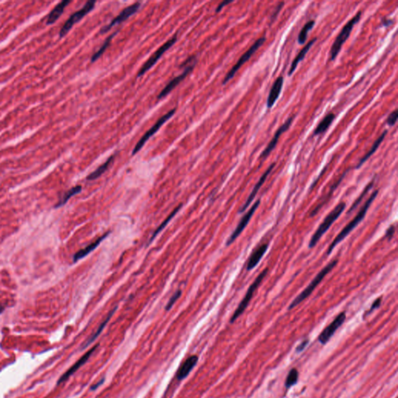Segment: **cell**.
<instances>
[{"instance_id": "obj_12", "label": "cell", "mask_w": 398, "mask_h": 398, "mask_svg": "<svg viewBox=\"0 0 398 398\" xmlns=\"http://www.w3.org/2000/svg\"><path fill=\"white\" fill-rule=\"evenodd\" d=\"M346 320V313L341 312L334 320L327 327L318 337V341L321 345H326L328 341L334 335L336 331L345 323Z\"/></svg>"}, {"instance_id": "obj_34", "label": "cell", "mask_w": 398, "mask_h": 398, "mask_svg": "<svg viewBox=\"0 0 398 398\" xmlns=\"http://www.w3.org/2000/svg\"><path fill=\"white\" fill-rule=\"evenodd\" d=\"M398 110H394V112H391V113L389 115L388 117H387V119H386V124L390 125V126H394V125L396 124L397 121H398Z\"/></svg>"}, {"instance_id": "obj_7", "label": "cell", "mask_w": 398, "mask_h": 398, "mask_svg": "<svg viewBox=\"0 0 398 398\" xmlns=\"http://www.w3.org/2000/svg\"><path fill=\"white\" fill-rule=\"evenodd\" d=\"M265 37H260V38H258V39L252 45L251 47L248 49V51L244 53L242 56L240 57V59L237 61V63L232 66L231 70L229 71L228 73L226 75L224 80H223V85L227 84L229 81H231V80H232V79L234 77L236 72H238L239 69L241 68L243 65L245 64V63L251 58L252 55H254V53L257 51V50L265 42Z\"/></svg>"}, {"instance_id": "obj_33", "label": "cell", "mask_w": 398, "mask_h": 398, "mask_svg": "<svg viewBox=\"0 0 398 398\" xmlns=\"http://www.w3.org/2000/svg\"><path fill=\"white\" fill-rule=\"evenodd\" d=\"M182 290L176 291L175 293H174V294L173 295V296H172L171 297V298H170V300H169V302H168L167 304H166V307H165V310H166V311H170V309H171L172 307H173V306H174V303H175L176 302H177V300H178V298H180V297L182 296Z\"/></svg>"}, {"instance_id": "obj_11", "label": "cell", "mask_w": 398, "mask_h": 398, "mask_svg": "<svg viewBox=\"0 0 398 398\" xmlns=\"http://www.w3.org/2000/svg\"><path fill=\"white\" fill-rule=\"evenodd\" d=\"M260 204H261V200L258 199V200H257V201L254 202V205H252L251 208L249 209L248 213L241 218L240 222H239L238 225L236 226L234 231L232 232V234L231 235V236H230L228 240H227V244H226L227 247L231 246V244L236 240V238L242 233L243 231H244V229L246 228L248 223L250 222V219H251L252 216L254 215L256 210L259 207Z\"/></svg>"}, {"instance_id": "obj_19", "label": "cell", "mask_w": 398, "mask_h": 398, "mask_svg": "<svg viewBox=\"0 0 398 398\" xmlns=\"http://www.w3.org/2000/svg\"><path fill=\"white\" fill-rule=\"evenodd\" d=\"M268 249V245L267 244H264L258 247L250 256L248 260V265H247V271H251L254 269L256 266H258V264L262 261L264 255L265 254L266 251Z\"/></svg>"}, {"instance_id": "obj_41", "label": "cell", "mask_w": 398, "mask_h": 398, "mask_svg": "<svg viewBox=\"0 0 398 398\" xmlns=\"http://www.w3.org/2000/svg\"><path fill=\"white\" fill-rule=\"evenodd\" d=\"M393 23H394V20H391V19H388V18H382V20H381V24H382V26H384V27H389V26L391 25Z\"/></svg>"}, {"instance_id": "obj_4", "label": "cell", "mask_w": 398, "mask_h": 398, "mask_svg": "<svg viewBox=\"0 0 398 398\" xmlns=\"http://www.w3.org/2000/svg\"><path fill=\"white\" fill-rule=\"evenodd\" d=\"M361 17L362 11H359L355 16L351 18V20L348 22L346 25L344 26V28H342L339 34L337 36L335 40H334V43L332 45V49H331L330 59H329L331 62L335 60L340 51L342 50L344 44L348 39V37H349L355 24H358L359 20H361Z\"/></svg>"}, {"instance_id": "obj_32", "label": "cell", "mask_w": 398, "mask_h": 398, "mask_svg": "<svg viewBox=\"0 0 398 398\" xmlns=\"http://www.w3.org/2000/svg\"><path fill=\"white\" fill-rule=\"evenodd\" d=\"M298 372L297 369H292L289 371V374L285 380V386L286 388H290L291 386L297 384L298 382Z\"/></svg>"}, {"instance_id": "obj_2", "label": "cell", "mask_w": 398, "mask_h": 398, "mask_svg": "<svg viewBox=\"0 0 398 398\" xmlns=\"http://www.w3.org/2000/svg\"><path fill=\"white\" fill-rule=\"evenodd\" d=\"M338 263V260H334L330 263H328L323 269H321V271L315 276V279H313L312 282L309 284L308 286L305 288L304 290L293 299V302L289 305L288 310L289 311L293 310L295 307H297L298 305L300 304L302 302H303L306 298H308L312 294L313 292L315 290L316 286L322 282L323 279L325 278V276L328 273H330L331 271L334 269V267L337 265Z\"/></svg>"}, {"instance_id": "obj_37", "label": "cell", "mask_w": 398, "mask_h": 398, "mask_svg": "<svg viewBox=\"0 0 398 398\" xmlns=\"http://www.w3.org/2000/svg\"><path fill=\"white\" fill-rule=\"evenodd\" d=\"M394 233H395V227H394V225H391V226H390V227L387 229L386 234H385V237L390 241V240H391V239L393 238Z\"/></svg>"}, {"instance_id": "obj_31", "label": "cell", "mask_w": 398, "mask_h": 398, "mask_svg": "<svg viewBox=\"0 0 398 398\" xmlns=\"http://www.w3.org/2000/svg\"><path fill=\"white\" fill-rule=\"evenodd\" d=\"M373 185H374V180H373L372 182H369V183L365 186V187L364 189H363L361 195H359V197L355 201H354V203L352 204V205H351L349 210L348 212V214H350L351 212L354 211V210H355V209L359 206V204L361 203V201H363V199H364L365 195L368 194V192L370 191L371 188L373 187Z\"/></svg>"}, {"instance_id": "obj_20", "label": "cell", "mask_w": 398, "mask_h": 398, "mask_svg": "<svg viewBox=\"0 0 398 398\" xmlns=\"http://www.w3.org/2000/svg\"><path fill=\"white\" fill-rule=\"evenodd\" d=\"M110 233H111V232H106V233H104V235H102L101 236H100L99 238L97 239L94 242L89 244L87 247L84 248L83 249H82V250H79L78 252H76V254H75L74 256H73V262L76 263V262H78L80 260L85 258V257L87 256L88 254H90L93 250H95L96 248L99 246L100 244V243H101L102 241L106 238V237H108V236H109Z\"/></svg>"}, {"instance_id": "obj_40", "label": "cell", "mask_w": 398, "mask_h": 398, "mask_svg": "<svg viewBox=\"0 0 398 398\" xmlns=\"http://www.w3.org/2000/svg\"><path fill=\"white\" fill-rule=\"evenodd\" d=\"M104 381H105V379L103 378L100 380V381H98L97 383L95 384L92 385L91 387H90V390L92 391H94V390H97V389L99 388L100 386H101L103 383H104Z\"/></svg>"}, {"instance_id": "obj_30", "label": "cell", "mask_w": 398, "mask_h": 398, "mask_svg": "<svg viewBox=\"0 0 398 398\" xmlns=\"http://www.w3.org/2000/svg\"><path fill=\"white\" fill-rule=\"evenodd\" d=\"M315 25V21L312 20L307 22V24L303 26V28L301 30L300 32H299V34H298V44H300V45L305 44V42L307 41L309 32L313 29Z\"/></svg>"}, {"instance_id": "obj_28", "label": "cell", "mask_w": 398, "mask_h": 398, "mask_svg": "<svg viewBox=\"0 0 398 398\" xmlns=\"http://www.w3.org/2000/svg\"><path fill=\"white\" fill-rule=\"evenodd\" d=\"M81 191H82V186L77 185L72 187L71 189L67 191L63 195V197L61 198L59 202L55 205V209H59V208L62 207L63 205H66V204L67 203V201H68L72 196H74V195L80 193Z\"/></svg>"}, {"instance_id": "obj_23", "label": "cell", "mask_w": 398, "mask_h": 398, "mask_svg": "<svg viewBox=\"0 0 398 398\" xmlns=\"http://www.w3.org/2000/svg\"><path fill=\"white\" fill-rule=\"evenodd\" d=\"M117 307H116L113 309V310L110 311V313L108 314V316L106 317L105 320H104V321L100 324L99 328H98V330L96 331L95 333H94L93 335L90 336V338H89L86 342H85V344H84L83 346H82V348H86L87 346H90V344L93 343V342H94V341L98 338V336H99L100 334H101L102 332L104 331V328H105V327L107 326V324H108L110 320L112 319V316L115 315V313H116V311H117Z\"/></svg>"}, {"instance_id": "obj_5", "label": "cell", "mask_w": 398, "mask_h": 398, "mask_svg": "<svg viewBox=\"0 0 398 398\" xmlns=\"http://www.w3.org/2000/svg\"><path fill=\"white\" fill-rule=\"evenodd\" d=\"M267 272H268V268L266 267V268L264 269V271H262V273L259 274L258 277L256 278L254 282L252 283L250 286L249 287L248 292H247L246 294H245V297H244V298H243L242 301L240 302L238 307L236 308L235 312L233 313V315H232V317H231V320H230L231 324L234 323L235 321H236V320H237V319H238L239 317L243 315V314H244V311H246V309L248 308V305L250 303L252 298H253L254 293H255L256 290L258 289V288L260 286V285L262 284V281H263L264 279L265 278Z\"/></svg>"}, {"instance_id": "obj_14", "label": "cell", "mask_w": 398, "mask_h": 398, "mask_svg": "<svg viewBox=\"0 0 398 398\" xmlns=\"http://www.w3.org/2000/svg\"><path fill=\"white\" fill-rule=\"evenodd\" d=\"M293 120H294V117H293H293H289V118L278 129L277 131L275 132V135H274L272 139L270 141V143H268L266 148L265 149L263 152H262L261 158L265 160V159L267 158V156H269L270 153L274 150V149L277 146L278 142H279L280 136L282 135L283 133L289 130L291 125L293 123Z\"/></svg>"}, {"instance_id": "obj_17", "label": "cell", "mask_w": 398, "mask_h": 398, "mask_svg": "<svg viewBox=\"0 0 398 398\" xmlns=\"http://www.w3.org/2000/svg\"><path fill=\"white\" fill-rule=\"evenodd\" d=\"M199 357L196 355H191L185 359V361L182 363L176 373V377L178 381L184 380L195 368V365H197Z\"/></svg>"}, {"instance_id": "obj_9", "label": "cell", "mask_w": 398, "mask_h": 398, "mask_svg": "<svg viewBox=\"0 0 398 398\" xmlns=\"http://www.w3.org/2000/svg\"><path fill=\"white\" fill-rule=\"evenodd\" d=\"M176 108H174V109L170 110V112H167L166 115H164V116L159 118L158 121H156L155 125H153L149 130H148L147 133H145L143 136L141 138L140 140L138 142L135 148L133 149V156L136 154L137 152H139V151L142 149V148L144 147L145 144L147 143V141L150 139L152 135H155V134L159 131V129L162 127L163 125L166 123L168 120L171 118V117L174 116Z\"/></svg>"}, {"instance_id": "obj_15", "label": "cell", "mask_w": 398, "mask_h": 398, "mask_svg": "<svg viewBox=\"0 0 398 398\" xmlns=\"http://www.w3.org/2000/svg\"><path fill=\"white\" fill-rule=\"evenodd\" d=\"M99 344H97L94 347H92L89 351H86V353L84 354L82 357L80 358L78 361L75 363L74 365H72V366L59 378L58 382H57V384L59 385L60 383H62V382L66 381L71 376L74 374L76 371L80 369V367L83 365L84 364L88 361V359H90L92 354L94 353V351L97 350V348L99 347Z\"/></svg>"}, {"instance_id": "obj_13", "label": "cell", "mask_w": 398, "mask_h": 398, "mask_svg": "<svg viewBox=\"0 0 398 398\" xmlns=\"http://www.w3.org/2000/svg\"><path fill=\"white\" fill-rule=\"evenodd\" d=\"M141 4L139 2H135L134 4H132L131 6H128L127 8L124 9L121 13H120L118 16L116 17L108 25L104 26V28H102L101 30L100 31V33H104L106 32H109L110 30L112 29L113 27H115L117 24H121L122 22L129 19L130 17L133 16V14L139 10Z\"/></svg>"}, {"instance_id": "obj_10", "label": "cell", "mask_w": 398, "mask_h": 398, "mask_svg": "<svg viewBox=\"0 0 398 398\" xmlns=\"http://www.w3.org/2000/svg\"><path fill=\"white\" fill-rule=\"evenodd\" d=\"M177 40H178V35L175 34V35L171 37L170 40H168L166 43H164L160 49H157L156 52H155L154 54H152V56L144 63L143 66L141 67L139 72H138V74H137V76L140 77V76H143L146 72H148V71L157 63V61L161 58V56L164 55V53L166 52L168 49H170L171 46H173V45L175 44Z\"/></svg>"}, {"instance_id": "obj_16", "label": "cell", "mask_w": 398, "mask_h": 398, "mask_svg": "<svg viewBox=\"0 0 398 398\" xmlns=\"http://www.w3.org/2000/svg\"><path fill=\"white\" fill-rule=\"evenodd\" d=\"M275 166V163L271 164V165H270L269 167L267 168V170H265V172L262 174V176L261 178H260L258 183H256L254 188L252 190L251 193H250V195H249V196H248L247 201H245V203L244 204L242 207L240 208V210H239V214H241V213H244V212L246 211V209L249 208V205H250V204L253 202V201H254V198H255L257 194L258 193L260 188L262 187V186L263 185L264 183L265 182L266 179H267L268 175L271 174V172L272 171V170H273Z\"/></svg>"}, {"instance_id": "obj_39", "label": "cell", "mask_w": 398, "mask_h": 398, "mask_svg": "<svg viewBox=\"0 0 398 398\" xmlns=\"http://www.w3.org/2000/svg\"><path fill=\"white\" fill-rule=\"evenodd\" d=\"M231 2H232V0H226V1H223V2H221L220 4L218 6V7H217L216 10V13L220 12L221 10H223L224 6H226L228 4H231Z\"/></svg>"}, {"instance_id": "obj_24", "label": "cell", "mask_w": 398, "mask_h": 398, "mask_svg": "<svg viewBox=\"0 0 398 398\" xmlns=\"http://www.w3.org/2000/svg\"><path fill=\"white\" fill-rule=\"evenodd\" d=\"M386 134H387V131L383 132V133H382V134L378 137V139L375 141L374 143H373V146L371 147L370 149L368 151V152H367L365 156L362 157V158L360 159V160H359V162L358 163L357 166H355L356 169H359V168L361 167L363 164H365V162H366L367 160H369V159L370 158V156H373V153L376 152V151L377 150V149L379 148V147L381 146V144L382 143L383 139H385Z\"/></svg>"}, {"instance_id": "obj_22", "label": "cell", "mask_w": 398, "mask_h": 398, "mask_svg": "<svg viewBox=\"0 0 398 398\" xmlns=\"http://www.w3.org/2000/svg\"><path fill=\"white\" fill-rule=\"evenodd\" d=\"M316 40H317V38H316V37H315L314 39L309 41L308 43H307V45H305L304 47H303V49H302L299 52H298V55H297V57L295 58L294 60L293 61V63L291 64L290 68H289V72H288V75H289V76L293 75V73L295 72V70H296V68H297L298 63H300L301 61H303V59H304L305 56L307 55L309 50L311 49V48L312 47L313 45L315 43V41H316Z\"/></svg>"}, {"instance_id": "obj_38", "label": "cell", "mask_w": 398, "mask_h": 398, "mask_svg": "<svg viewBox=\"0 0 398 398\" xmlns=\"http://www.w3.org/2000/svg\"><path fill=\"white\" fill-rule=\"evenodd\" d=\"M309 343V340H304L303 342H301L298 346H297V348H296V352H301V351H303V350L305 349V348L307 347V345Z\"/></svg>"}, {"instance_id": "obj_36", "label": "cell", "mask_w": 398, "mask_h": 398, "mask_svg": "<svg viewBox=\"0 0 398 398\" xmlns=\"http://www.w3.org/2000/svg\"><path fill=\"white\" fill-rule=\"evenodd\" d=\"M283 6H284V2H280V3H279V4L278 5L277 7H276V9H275V11H274L273 14H272V15H271V24H272V23H273L274 22V20H275V19H276V17H277L279 13H280V11H281L282 9Z\"/></svg>"}, {"instance_id": "obj_29", "label": "cell", "mask_w": 398, "mask_h": 398, "mask_svg": "<svg viewBox=\"0 0 398 398\" xmlns=\"http://www.w3.org/2000/svg\"><path fill=\"white\" fill-rule=\"evenodd\" d=\"M117 33H118V31L112 33V35H110L109 37L105 40V41H104V43H103V45H101V47L100 48L99 50L96 51L94 55H93V56L91 57V60H90L91 61V63H94V62H96V61L98 60V59H99L101 57V55H103L104 51H106V49H108L110 44L112 42L113 37H115Z\"/></svg>"}, {"instance_id": "obj_26", "label": "cell", "mask_w": 398, "mask_h": 398, "mask_svg": "<svg viewBox=\"0 0 398 398\" xmlns=\"http://www.w3.org/2000/svg\"><path fill=\"white\" fill-rule=\"evenodd\" d=\"M335 118V115L333 113L328 114V116L323 118L322 121H320L317 127L315 129V135H320L322 133H325L328 130V128L330 127L332 122L334 121Z\"/></svg>"}, {"instance_id": "obj_6", "label": "cell", "mask_w": 398, "mask_h": 398, "mask_svg": "<svg viewBox=\"0 0 398 398\" xmlns=\"http://www.w3.org/2000/svg\"><path fill=\"white\" fill-rule=\"evenodd\" d=\"M196 61H197V57L195 56V55H193V56L189 57L184 63H182L181 67H184L183 72H182V74L179 75V76H176L175 78L173 79V80L163 89L162 91L160 92L159 95L157 96V99L161 100L165 98L168 94H170L172 90H174L176 86H178V84L181 83L192 72L195 63H196Z\"/></svg>"}, {"instance_id": "obj_42", "label": "cell", "mask_w": 398, "mask_h": 398, "mask_svg": "<svg viewBox=\"0 0 398 398\" xmlns=\"http://www.w3.org/2000/svg\"><path fill=\"white\" fill-rule=\"evenodd\" d=\"M4 311L5 307H3V306H0V315H1V314H2V313Z\"/></svg>"}, {"instance_id": "obj_27", "label": "cell", "mask_w": 398, "mask_h": 398, "mask_svg": "<svg viewBox=\"0 0 398 398\" xmlns=\"http://www.w3.org/2000/svg\"><path fill=\"white\" fill-rule=\"evenodd\" d=\"M182 207V204L178 205V207H176L175 209H174V211L172 212L170 215L168 216L167 218H166V219H165V220H164V222L160 225V226H159L158 228L156 229V231H154V232L152 233V236H151L150 239L149 240V242L147 243V246H149V244H150L154 240V239L156 238V236H157V235H158L159 233H160V232H161V231H162L166 227V226H167L168 223H170V221H171V219L175 216L176 214L179 212L180 209H181V208Z\"/></svg>"}, {"instance_id": "obj_21", "label": "cell", "mask_w": 398, "mask_h": 398, "mask_svg": "<svg viewBox=\"0 0 398 398\" xmlns=\"http://www.w3.org/2000/svg\"><path fill=\"white\" fill-rule=\"evenodd\" d=\"M70 1L68 0H65L63 2H59V4L55 6V8L51 10V13L49 14V17L47 18V21L46 24L47 25H52L55 24L57 20H59V18L62 16V14L64 12L65 9L66 8V6L70 3Z\"/></svg>"}, {"instance_id": "obj_3", "label": "cell", "mask_w": 398, "mask_h": 398, "mask_svg": "<svg viewBox=\"0 0 398 398\" xmlns=\"http://www.w3.org/2000/svg\"><path fill=\"white\" fill-rule=\"evenodd\" d=\"M346 208V204L342 201L325 217V219L319 226L318 228L316 229V231H315L309 242L308 247L310 249L316 246L317 243L320 241V238L325 234V232L330 229L333 223L339 218L340 216L342 215V213L345 211Z\"/></svg>"}, {"instance_id": "obj_35", "label": "cell", "mask_w": 398, "mask_h": 398, "mask_svg": "<svg viewBox=\"0 0 398 398\" xmlns=\"http://www.w3.org/2000/svg\"><path fill=\"white\" fill-rule=\"evenodd\" d=\"M381 303H382V297L377 298V299L373 302V304L371 305L370 309H369V311L366 313L367 315H370L371 313L381 307Z\"/></svg>"}, {"instance_id": "obj_18", "label": "cell", "mask_w": 398, "mask_h": 398, "mask_svg": "<svg viewBox=\"0 0 398 398\" xmlns=\"http://www.w3.org/2000/svg\"><path fill=\"white\" fill-rule=\"evenodd\" d=\"M283 83H284V78L283 76H280L275 80V83L272 85L271 90H270L269 94L267 97V107L268 108H271L273 107L275 102L277 101L279 99V96L281 94L282 90Z\"/></svg>"}, {"instance_id": "obj_1", "label": "cell", "mask_w": 398, "mask_h": 398, "mask_svg": "<svg viewBox=\"0 0 398 398\" xmlns=\"http://www.w3.org/2000/svg\"><path fill=\"white\" fill-rule=\"evenodd\" d=\"M378 193L379 191L377 190V191H375L371 195L370 197L367 200L366 202L364 204L362 209L359 210V213H357V215L355 216V218H354L348 224L346 225L345 228L338 233V236H336L335 239L333 240V242L332 243V244H331L329 248H328V250H327V254H328V255H330L332 251H333V250L335 248V247L337 246L338 244L342 242V241H343L346 236H348V235L350 234V232L353 231L354 229L357 227L359 223H361L363 219L365 218L367 211L369 210L370 205H372L373 201H374L376 198H377Z\"/></svg>"}, {"instance_id": "obj_8", "label": "cell", "mask_w": 398, "mask_h": 398, "mask_svg": "<svg viewBox=\"0 0 398 398\" xmlns=\"http://www.w3.org/2000/svg\"><path fill=\"white\" fill-rule=\"evenodd\" d=\"M95 4L96 1H88L82 9H80L78 11H76L74 14H72L68 20L66 21L64 25L63 26V28H61L60 32H59V37H63L64 36L66 35L75 24L78 23L79 21L82 20L84 17L87 15L90 11L94 10Z\"/></svg>"}, {"instance_id": "obj_25", "label": "cell", "mask_w": 398, "mask_h": 398, "mask_svg": "<svg viewBox=\"0 0 398 398\" xmlns=\"http://www.w3.org/2000/svg\"><path fill=\"white\" fill-rule=\"evenodd\" d=\"M114 160H115V155H112V156H110L109 158L107 160L105 163L100 165L97 170H94V172H92L91 174H89V175L86 177V180H87V181H94V180L99 178L102 174H104V173L108 170L109 166H111L112 163L114 162Z\"/></svg>"}]
</instances>
